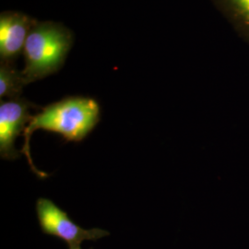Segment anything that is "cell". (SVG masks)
I'll return each instance as SVG.
<instances>
[{
	"instance_id": "1",
	"label": "cell",
	"mask_w": 249,
	"mask_h": 249,
	"mask_svg": "<svg viewBox=\"0 0 249 249\" xmlns=\"http://www.w3.org/2000/svg\"><path fill=\"white\" fill-rule=\"evenodd\" d=\"M101 120V107L95 99L85 96H69L42 107L32 116L23 132L24 144L21 152L26 156L32 171L39 178L48 174L39 171L31 156V137L36 130L59 135L67 142H80L87 138Z\"/></svg>"
},
{
	"instance_id": "2",
	"label": "cell",
	"mask_w": 249,
	"mask_h": 249,
	"mask_svg": "<svg viewBox=\"0 0 249 249\" xmlns=\"http://www.w3.org/2000/svg\"><path fill=\"white\" fill-rule=\"evenodd\" d=\"M74 44L71 30L54 21L36 20L23 49L21 73L27 84L43 80L62 69Z\"/></svg>"
},
{
	"instance_id": "3",
	"label": "cell",
	"mask_w": 249,
	"mask_h": 249,
	"mask_svg": "<svg viewBox=\"0 0 249 249\" xmlns=\"http://www.w3.org/2000/svg\"><path fill=\"white\" fill-rule=\"evenodd\" d=\"M36 214L43 232L65 241L70 249H80L82 242L98 240L109 235L99 229H83L70 219L69 215L51 199L40 197L36 201Z\"/></svg>"
},
{
	"instance_id": "4",
	"label": "cell",
	"mask_w": 249,
	"mask_h": 249,
	"mask_svg": "<svg viewBox=\"0 0 249 249\" xmlns=\"http://www.w3.org/2000/svg\"><path fill=\"white\" fill-rule=\"evenodd\" d=\"M38 108L26 99L19 97L1 100L0 103V156L5 160L19 158L20 152L15 148V142L23 134L32 115L31 110Z\"/></svg>"
},
{
	"instance_id": "5",
	"label": "cell",
	"mask_w": 249,
	"mask_h": 249,
	"mask_svg": "<svg viewBox=\"0 0 249 249\" xmlns=\"http://www.w3.org/2000/svg\"><path fill=\"white\" fill-rule=\"evenodd\" d=\"M36 19L19 11L0 15V62L15 63L23 53L27 38Z\"/></svg>"
},
{
	"instance_id": "6",
	"label": "cell",
	"mask_w": 249,
	"mask_h": 249,
	"mask_svg": "<svg viewBox=\"0 0 249 249\" xmlns=\"http://www.w3.org/2000/svg\"><path fill=\"white\" fill-rule=\"evenodd\" d=\"M232 26L249 41V0H214Z\"/></svg>"
},
{
	"instance_id": "7",
	"label": "cell",
	"mask_w": 249,
	"mask_h": 249,
	"mask_svg": "<svg viewBox=\"0 0 249 249\" xmlns=\"http://www.w3.org/2000/svg\"><path fill=\"white\" fill-rule=\"evenodd\" d=\"M27 83L15 63L0 62V98H19Z\"/></svg>"
},
{
	"instance_id": "8",
	"label": "cell",
	"mask_w": 249,
	"mask_h": 249,
	"mask_svg": "<svg viewBox=\"0 0 249 249\" xmlns=\"http://www.w3.org/2000/svg\"><path fill=\"white\" fill-rule=\"evenodd\" d=\"M81 249V248H80V249Z\"/></svg>"
}]
</instances>
